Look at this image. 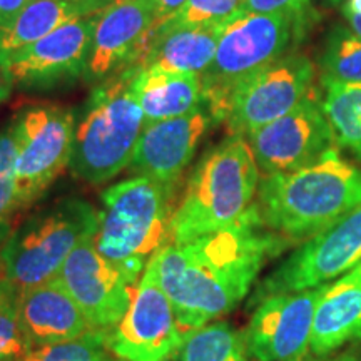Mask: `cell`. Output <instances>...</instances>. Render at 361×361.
Here are the masks:
<instances>
[{"instance_id":"obj_1","label":"cell","mask_w":361,"mask_h":361,"mask_svg":"<svg viewBox=\"0 0 361 361\" xmlns=\"http://www.w3.org/2000/svg\"><path fill=\"white\" fill-rule=\"evenodd\" d=\"M288 239L261 221L256 204L238 223L156 252L162 290L184 335L216 322L247 296L261 269Z\"/></svg>"},{"instance_id":"obj_2","label":"cell","mask_w":361,"mask_h":361,"mask_svg":"<svg viewBox=\"0 0 361 361\" xmlns=\"http://www.w3.org/2000/svg\"><path fill=\"white\" fill-rule=\"evenodd\" d=\"M255 204L271 231L308 241L361 204V171L333 147L305 168L263 176Z\"/></svg>"},{"instance_id":"obj_3","label":"cell","mask_w":361,"mask_h":361,"mask_svg":"<svg viewBox=\"0 0 361 361\" xmlns=\"http://www.w3.org/2000/svg\"><path fill=\"white\" fill-rule=\"evenodd\" d=\"M261 173L245 135L231 134L206 152L189 176L169 226V243L229 228L255 204Z\"/></svg>"},{"instance_id":"obj_4","label":"cell","mask_w":361,"mask_h":361,"mask_svg":"<svg viewBox=\"0 0 361 361\" xmlns=\"http://www.w3.org/2000/svg\"><path fill=\"white\" fill-rule=\"evenodd\" d=\"M174 189L135 176L101 194L96 246L130 284H137L149 259L169 245Z\"/></svg>"},{"instance_id":"obj_5","label":"cell","mask_w":361,"mask_h":361,"mask_svg":"<svg viewBox=\"0 0 361 361\" xmlns=\"http://www.w3.org/2000/svg\"><path fill=\"white\" fill-rule=\"evenodd\" d=\"M141 62L97 84L75 126L69 169L89 184H102L129 168L141 137L144 114L133 90Z\"/></svg>"},{"instance_id":"obj_6","label":"cell","mask_w":361,"mask_h":361,"mask_svg":"<svg viewBox=\"0 0 361 361\" xmlns=\"http://www.w3.org/2000/svg\"><path fill=\"white\" fill-rule=\"evenodd\" d=\"M99 213L79 197H67L30 216L0 245V279L19 290L57 276L84 239L96 236Z\"/></svg>"},{"instance_id":"obj_7","label":"cell","mask_w":361,"mask_h":361,"mask_svg":"<svg viewBox=\"0 0 361 361\" xmlns=\"http://www.w3.org/2000/svg\"><path fill=\"white\" fill-rule=\"evenodd\" d=\"M300 17L239 13L224 25L216 56L201 75L202 101L216 123L224 121L233 94L264 67L286 56Z\"/></svg>"},{"instance_id":"obj_8","label":"cell","mask_w":361,"mask_h":361,"mask_svg":"<svg viewBox=\"0 0 361 361\" xmlns=\"http://www.w3.org/2000/svg\"><path fill=\"white\" fill-rule=\"evenodd\" d=\"M17 142L16 206L29 209L69 168L75 117L59 106H35L13 119Z\"/></svg>"},{"instance_id":"obj_9","label":"cell","mask_w":361,"mask_h":361,"mask_svg":"<svg viewBox=\"0 0 361 361\" xmlns=\"http://www.w3.org/2000/svg\"><path fill=\"white\" fill-rule=\"evenodd\" d=\"M184 343L186 335L161 286L154 255L135 284L123 319L107 333V348L124 361H174Z\"/></svg>"},{"instance_id":"obj_10","label":"cell","mask_w":361,"mask_h":361,"mask_svg":"<svg viewBox=\"0 0 361 361\" xmlns=\"http://www.w3.org/2000/svg\"><path fill=\"white\" fill-rule=\"evenodd\" d=\"M361 261V204L326 231L308 239L255 293V301L335 281Z\"/></svg>"},{"instance_id":"obj_11","label":"cell","mask_w":361,"mask_h":361,"mask_svg":"<svg viewBox=\"0 0 361 361\" xmlns=\"http://www.w3.org/2000/svg\"><path fill=\"white\" fill-rule=\"evenodd\" d=\"M314 66L303 54H286L233 94L224 121L231 134L247 137L256 129L296 109L310 97Z\"/></svg>"},{"instance_id":"obj_12","label":"cell","mask_w":361,"mask_h":361,"mask_svg":"<svg viewBox=\"0 0 361 361\" xmlns=\"http://www.w3.org/2000/svg\"><path fill=\"white\" fill-rule=\"evenodd\" d=\"M263 176L291 173L310 166L335 147L336 139L322 102L306 97L296 109L247 135Z\"/></svg>"},{"instance_id":"obj_13","label":"cell","mask_w":361,"mask_h":361,"mask_svg":"<svg viewBox=\"0 0 361 361\" xmlns=\"http://www.w3.org/2000/svg\"><path fill=\"white\" fill-rule=\"evenodd\" d=\"M328 284L266 296L243 333L255 361H301L310 351L316 306Z\"/></svg>"},{"instance_id":"obj_14","label":"cell","mask_w":361,"mask_h":361,"mask_svg":"<svg viewBox=\"0 0 361 361\" xmlns=\"http://www.w3.org/2000/svg\"><path fill=\"white\" fill-rule=\"evenodd\" d=\"M94 238L84 239L71 252L57 276L80 306L89 326L111 331L128 311L135 286L99 252Z\"/></svg>"},{"instance_id":"obj_15","label":"cell","mask_w":361,"mask_h":361,"mask_svg":"<svg viewBox=\"0 0 361 361\" xmlns=\"http://www.w3.org/2000/svg\"><path fill=\"white\" fill-rule=\"evenodd\" d=\"M157 27L149 0H116L101 13L90 44L84 80L101 84L141 62Z\"/></svg>"},{"instance_id":"obj_16","label":"cell","mask_w":361,"mask_h":361,"mask_svg":"<svg viewBox=\"0 0 361 361\" xmlns=\"http://www.w3.org/2000/svg\"><path fill=\"white\" fill-rule=\"evenodd\" d=\"M101 13L67 24L8 54L16 84L25 89H49L84 78Z\"/></svg>"},{"instance_id":"obj_17","label":"cell","mask_w":361,"mask_h":361,"mask_svg":"<svg viewBox=\"0 0 361 361\" xmlns=\"http://www.w3.org/2000/svg\"><path fill=\"white\" fill-rule=\"evenodd\" d=\"M213 121L202 104L184 116L146 124L129 168L137 176L176 189Z\"/></svg>"},{"instance_id":"obj_18","label":"cell","mask_w":361,"mask_h":361,"mask_svg":"<svg viewBox=\"0 0 361 361\" xmlns=\"http://www.w3.org/2000/svg\"><path fill=\"white\" fill-rule=\"evenodd\" d=\"M19 316L32 348L74 340L92 329L59 276L22 290Z\"/></svg>"},{"instance_id":"obj_19","label":"cell","mask_w":361,"mask_h":361,"mask_svg":"<svg viewBox=\"0 0 361 361\" xmlns=\"http://www.w3.org/2000/svg\"><path fill=\"white\" fill-rule=\"evenodd\" d=\"M361 340V261L329 283L316 306L310 351L326 356Z\"/></svg>"},{"instance_id":"obj_20","label":"cell","mask_w":361,"mask_h":361,"mask_svg":"<svg viewBox=\"0 0 361 361\" xmlns=\"http://www.w3.org/2000/svg\"><path fill=\"white\" fill-rule=\"evenodd\" d=\"M224 25L154 30L141 66L201 78L213 62Z\"/></svg>"},{"instance_id":"obj_21","label":"cell","mask_w":361,"mask_h":361,"mask_svg":"<svg viewBox=\"0 0 361 361\" xmlns=\"http://www.w3.org/2000/svg\"><path fill=\"white\" fill-rule=\"evenodd\" d=\"M133 90L146 124L184 116L204 104L201 78L157 67L141 66L134 78Z\"/></svg>"},{"instance_id":"obj_22","label":"cell","mask_w":361,"mask_h":361,"mask_svg":"<svg viewBox=\"0 0 361 361\" xmlns=\"http://www.w3.org/2000/svg\"><path fill=\"white\" fill-rule=\"evenodd\" d=\"M116 0H29L7 29L0 30V47L6 52L35 42L72 22L96 16Z\"/></svg>"},{"instance_id":"obj_23","label":"cell","mask_w":361,"mask_h":361,"mask_svg":"<svg viewBox=\"0 0 361 361\" xmlns=\"http://www.w3.org/2000/svg\"><path fill=\"white\" fill-rule=\"evenodd\" d=\"M322 102L336 144L361 159V84H326Z\"/></svg>"},{"instance_id":"obj_24","label":"cell","mask_w":361,"mask_h":361,"mask_svg":"<svg viewBox=\"0 0 361 361\" xmlns=\"http://www.w3.org/2000/svg\"><path fill=\"white\" fill-rule=\"evenodd\" d=\"M176 361H255L247 353L245 338L226 322L206 324L186 336Z\"/></svg>"},{"instance_id":"obj_25","label":"cell","mask_w":361,"mask_h":361,"mask_svg":"<svg viewBox=\"0 0 361 361\" xmlns=\"http://www.w3.org/2000/svg\"><path fill=\"white\" fill-rule=\"evenodd\" d=\"M322 82L361 84V37L353 30L336 27L329 34L322 61Z\"/></svg>"},{"instance_id":"obj_26","label":"cell","mask_w":361,"mask_h":361,"mask_svg":"<svg viewBox=\"0 0 361 361\" xmlns=\"http://www.w3.org/2000/svg\"><path fill=\"white\" fill-rule=\"evenodd\" d=\"M107 333L89 329L74 340L34 346L20 361H117L107 348Z\"/></svg>"},{"instance_id":"obj_27","label":"cell","mask_w":361,"mask_h":361,"mask_svg":"<svg viewBox=\"0 0 361 361\" xmlns=\"http://www.w3.org/2000/svg\"><path fill=\"white\" fill-rule=\"evenodd\" d=\"M19 298L16 284L0 279V361H20L32 348L20 323Z\"/></svg>"},{"instance_id":"obj_28","label":"cell","mask_w":361,"mask_h":361,"mask_svg":"<svg viewBox=\"0 0 361 361\" xmlns=\"http://www.w3.org/2000/svg\"><path fill=\"white\" fill-rule=\"evenodd\" d=\"M243 2L245 0H188L178 13L157 25L156 30L224 25L239 16Z\"/></svg>"},{"instance_id":"obj_29","label":"cell","mask_w":361,"mask_h":361,"mask_svg":"<svg viewBox=\"0 0 361 361\" xmlns=\"http://www.w3.org/2000/svg\"><path fill=\"white\" fill-rule=\"evenodd\" d=\"M16 159L17 142L13 121L0 130V245L11 233L16 206Z\"/></svg>"},{"instance_id":"obj_30","label":"cell","mask_w":361,"mask_h":361,"mask_svg":"<svg viewBox=\"0 0 361 361\" xmlns=\"http://www.w3.org/2000/svg\"><path fill=\"white\" fill-rule=\"evenodd\" d=\"M310 0H245L239 13H264V16L300 17Z\"/></svg>"},{"instance_id":"obj_31","label":"cell","mask_w":361,"mask_h":361,"mask_svg":"<svg viewBox=\"0 0 361 361\" xmlns=\"http://www.w3.org/2000/svg\"><path fill=\"white\" fill-rule=\"evenodd\" d=\"M13 85H16V79L12 74L11 56L0 47V104L11 97Z\"/></svg>"},{"instance_id":"obj_32","label":"cell","mask_w":361,"mask_h":361,"mask_svg":"<svg viewBox=\"0 0 361 361\" xmlns=\"http://www.w3.org/2000/svg\"><path fill=\"white\" fill-rule=\"evenodd\" d=\"M149 2H151V6L156 12L157 25H161L162 22L171 19L174 13H178L188 0H149Z\"/></svg>"},{"instance_id":"obj_33","label":"cell","mask_w":361,"mask_h":361,"mask_svg":"<svg viewBox=\"0 0 361 361\" xmlns=\"http://www.w3.org/2000/svg\"><path fill=\"white\" fill-rule=\"evenodd\" d=\"M27 2L29 0H0V30L7 29L17 19Z\"/></svg>"},{"instance_id":"obj_34","label":"cell","mask_w":361,"mask_h":361,"mask_svg":"<svg viewBox=\"0 0 361 361\" xmlns=\"http://www.w3.org/2000/svg\"><path fill=\"white\" fill-rule=\"evenodd\" d=\"M343 16L348 22L350 29L361 37V0H345Z\"/></svg>"},{"instance_id":"obj_35","label":"cell","mask_w":361,"mask_h":361,"mask_svg":"<svg viewBox=\"0 0 361 361\" xmlns=\"http://www.w3.org/2000/svg\"><path fill=\"white\" fill-rule=\"evenodd\" d=\"M328 361H361V360L356 358V356H353V355H341V356H336V358L328 360Z\"/></svg>"},{"instance_id":"obj_36","label":"cell","mask_w":361,"mask_h":361,"mask_svg":"<svg viewBox=\"0 0 361 361\" xmlns=\"http://www.w3.org/2000/svg\"><path fill=\"white\" fill-rule=\"evenodd\" d=\"M328 2H329V4H333V6H336V4H341L343 0H328Z\"/></svg>"},{"instance_id":"obj_37","label":"cell","mask_w":361,"mask_h":361,"mask_svg":"<svg viewBox=\"0 0 361 361\" xmlns=\"http://www.w3.org/2000/svg\"><path fill=\"white\" fill-rule=\"evenodd\" d=\"M117 361H124V360H117Z\"/></svg>"}]
</instances>
